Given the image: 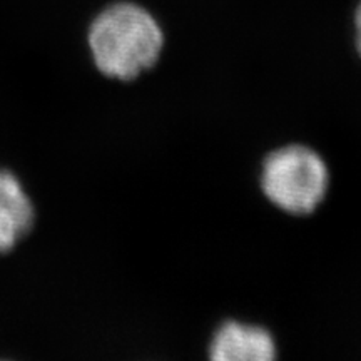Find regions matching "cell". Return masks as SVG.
<instances>
[{
    "label": "cell",
    "instance_id": "cell-1",
    "mask_svg": "<svg viewBox=\"0 0 361 361\" xmlns=\"http://www.w3.org/2000/svg\"><path fill=\"white\" fill-rule=\"evenodd\" d=\"M164 35L146 8L117 2L99 13L89 29V47L104 75L130 80L151 69L161 56Z\"/></svg>",
    "mask_w": 361,
    "mask_h": 361
},
{
    "label": "cell",
    "instance_id": "cell-2",
    "mask_svg": "<svg viewBox=\"0 0 361 361\" xmlns=\"http://www.w3.org/2000/svg\"><path fill=\"white\" fill-rule=\"evenodd\" d=\"M261 184L278 207L291 214H308L326 194L328 169L310 147L288 146L264 161Z\"/></svg>",
    "mask_w": 361,
    "mask_h": 361
},
{
    "label": "cell",
    "instance_id": "cell-3",
    "mask_svg": "<svg viewBox=\"0 0 361 361\" xmlns=\"http://www.w3.org/2000/svg\"><path fill=\"white\" fill-rule=\"evenodd\" d=\"M209 361H276V345L263 328L229 322L214 335Z\"/></svg>",
    "mask_w": 361,
    "mask_h": 361
},
{
    "label": "cell",
    "instance_id": "cell-4",
    "mask_svg": "<svg viewBox=\"0 0 361 361\" xmlns=\"http://www.w3.org/2000/svg\"><path fill=\"white\" fill-rule=\"evenodd\" d=\"M34 224V206L11 171L0 169V252H7L27 236Z\"/></svg>",
    "mask_w": 361,
    "mask_h": 361
},
{
    "label": "cell",
    "instance_id": "cell-5",
    "mask_svg": "<svg viewBox=\"0 0 361 361\" xmlns=\"http://www.w3.org/2000/svg\"><path fill=\"white\" fill-rule=\"evenodd\" d=\"M355 40H356V49H358L361 56V0L355 11Z\"/></svg>",
    "mask_w": 361,
    "mask_h": 361
}]
</instances>
